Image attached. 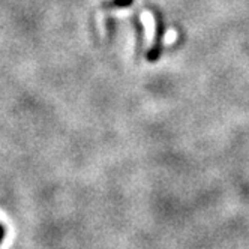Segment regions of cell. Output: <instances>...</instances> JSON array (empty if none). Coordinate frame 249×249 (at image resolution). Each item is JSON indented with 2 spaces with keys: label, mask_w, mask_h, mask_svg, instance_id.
I'll return each mask as SVG.
<instances>
[{
  "label": "cell",
  "mask_w": 249,
  "mask_h": 249,
  "mask_svg": "<svg viewBox=\"0 0 249 249\" xmlns=\"http://www.w3.org/2000/svg\"><path fill=\"white\" fill-rule=\"evenodd\" d=\"M155 23H156V33H155V44L152 47V50L149 51L147 54V60L155 62L159 59L161 56V50H162V38H164V33H165V24H164V18L162 15L159 14L158 11H155Z\"/></svg>",
  "instance_id": "1"
},
{
  "label": "cell",
  "mask_w": 249,
  "mask_h": 249,
  "mask_svg": "<svg viewBox=\"0 0 249 249\" xmlns=\"http://www.w3.org/2000/svg\"><path fill=\"white\" fill-rule=\"evenodd\" d=\"M134 0H108L102 6L104 8H128L132 5Z\"/></svg>",
  "instance_id": "2"
},
{
  "label": "cell",
  "mask_w": 249,
  "mask_h": 249,
  "mask_svg": "<svg viewBox=\"0 0 249 249\" xmlns=\"http://www.w3.org/2000/svg\"><path fill=\"white\" fill-rule=\"evenodd\" d=\"M5 234H6V231H5V227L0 224V243L3 242V239H5Z\"/></svg>",
  "instance_id": "3"
}]
</instances>
